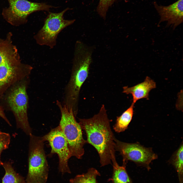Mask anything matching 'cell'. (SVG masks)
<instances>
[{"label": "cell", "mask_w": 183, "mask_h": 183, "mask_svg": "<svg viewBox=\"0 0 183 183\" xmlns=\"http://www.w3.org/2000/svg\"><path fill=\"white\" fill-rule=\"evenodd\" d=\"M79 119L86 136L87 143L94 147L98 153L101 166L117 162L115 147L116 138L104 105H102L98 112L92 117Z\"/></svg>", "instance_id": "cell-1"}, {"label": "cell", "mask_w": 183, "mask_h": 183, "mask_svg": "<svg viewBox=\"0 0 183 183\" xmlns=\"http://www.w3.org/2000/svg\"><path fill=\"white\" fill-rule=\"evenodd\" d=\"M92 53L91 48L80 41L76 42L71 74L65 87L62 103L72 110L75 116L78 112L81 89L88 76Z\"/></svg>", "instance_id": "cell-2"}, {"label": "cell", "mask_w": 183, "mask_h": 183, "mask_svg": "<svg viewBox=\"0 0 183 183\" xmlns=\"http://www.w3.org/2000/svg\"><path fill=\"white\" fill-rule=\"evenodd\" d=\"M56 104L61 115L59 126L67 142L71 157L81 159L87 142L84 138L80 125L72 109H68L59 101H57Z\"/></svg>", "instance_id": "cell-3"}, {"label": "cell", "mask_w": 183, "mask_h": 183, "mask_svg": "<svg viewBox=\"0 0 183 183\" xmlns=\"http://www.w3.org/2000/svg\"><path fill=\"white\" fill-rule=\"evenodd\" d=\"M29 136L28 153V170L26 183H46L49 167L44 149L42 137L32 134Z\"/></svg>", "instance_id": "cell-4"}, {"label": "cell", "mask_w": 183, "mask_h": 183, "mask_svg": "<svg viewBox=\"0 0 183 183\" xmlns=\"http://www.w3.org/2000/svg\"><path fill=\"white\" fill-rule=\"evenodd\" d=\"M67 8L57 13L50 12L45 19L43 25L35 36L37 43L52 49L56 44L59 34L64 28L72 24L74 20H66L64 15Z\"/></svg>", "instance_id": "cell-5"}, {"label": "cell", "mask_w": 183, "mask_h": 183, "mask_svg": "<svg viewBox=\"0 0 183 183\" xmlns=\"http://www.w3.org/2000/svg\"><path fill=\"white\" fill-rule=\"evenodd\" d=\"M7 100L15 117L17 128L30 135L32 130L27 116L28 98L26 85L22 84L15 87L9 95Z\"/></svg>", "instance_id": "cell-6"}, {"label": "cell", "mask_w": 183, "mask_h": 183, "mask_svg": "<svg viewBox=\"0 0 183 183\" xmlns=\"http://www.w3.org/2000/svg\"><path fill=\"white\" fill-rule=\"evenodd\" d=\"M115 147L116 151L122 157L123 166H125L128 161H130L149 170L151 162L158 158L152 148L146 147L138 143L125 142L116 138Z\"/></svg>", "instance_id": "cell-7"}, {"label": "cell", "mask_w": 183, "mask_h": 183, "mask_svg": "<svg viewBox=\"0 0 183 183\" xmlns=\"http://www.w3.org/2000/svg\"><path fill=\"white\" fill-rule=\"evenodd\" d=\"M51 147L50 155L56 154L59 159L58 170L62 174L71 172L68 161L71 157L67 141L58 126L42 136Z\"/></svg>", "instance_id": "cell-8"}, {"label": "cell", "mask_w": 183, "mask_h": 183, "mask_svg": "<svg viewBox=\"0 0 183 183\" xmlns=\"http://www.w3.org/2000/svg\"><path fill=\"white\" fill-rule=\"evenodd\" d=\"M7 0L9 6L3 9L2 14L7 20L12 23L24 22L32 13L38 11L48 10L51 7L44 3L27 0Z\"/></svg>", "instance_id": "cell-9"}, {"label": "cell", "mask_w": 183, "mask_h": 183, "mask_svg": "<svg viewBox=\"0 0 183 183\" xmlns=\"http://www.w3.org/2000/svg\"><path fill=\"white\" fill-rule=\"evenodd\" d=\"M183 0H178L167 6L158 5L154 2L155 8L160 17V22H165L173 28L182 23L183 16Z\"/></svg>", "instance_id": "cell-10"}, {"label": "cell", "mask_w": 183, "mask_h": 183, "mask_svg": "<svg viewBox=\"0 0 183 183\" xmlns=\"http://www.w3.org/2000/svg\"><path fill=\"white\" fill-rule=\"evenodd\" d=\"M156 87V82L147 76L143 82L133 86H124L123 93L127 95L131 94L132 97V103L134 104L140 99L145 98L148 100L150 91Z\"/></svg>", "instance_id": "cell-11"}, {"label": "cell", "mask_w": 183, "mask_h": 183, "mask_svg": "<svg viewBox=\"0 0 183 183\" xmlns=\"http://www.w3.org/2000/svg\"><path fill=\"white\" fill-rule=\"evenodd\" d=\"M11 57L0 65V89L10 83L17 75L18 67Z\"/></svg>", "instance_id": "cell-12"}, {"label": "cell", "mask_w": 183, "mask_h": 183, "mask_svg": "<svg viewBox=\"0 0 183 183\" xmlns=\"http://www.w3.org/2000/svg\"><path fill=\"white\" fill-rule=\"evenodd\" d=\"M134 105L132 103L130 107L120 116L117 117L116 123L113 126L116 132H122L128 128L133 116Z\"/></svg>", "instance_id": "cell-13"}, {"label": "cell", "mask_w": 183, "mask_h": 183, "mask_svg": "<svg viewBox=\"0 0 183 183\" xmlns=\"http://www.w3.org/2000/svg\"><path fill=\"white\" fill-rule=\"evenodd\" d=\"M2 166L5 173L2 183H26L24 178L16 172L10 162H3Z\"/></svg>", "instance_id": "cell-14"}, {"label": "cell", "mask_w": 183, "mask_h": 183, "mask_svg": "<svg viewBox=\"0 0 183 183\" xmlns=\"http://www.w3.org/2000/svg\"><path fill=\"white\" fill-rule=\"evenodd\" d=\"M113 175L111 183H133L126 169V166H120L117 162L112 164Z\"/></svg>", "instance_id": "cell-15"}, {"label": "cell", "mask_w": 183, "mask_h": 183, "mask_svg": "<svg viewBox=\"0 0 183 183\" xmlns=\"http://www.w3.org/2000/svg\"><path fill=\"white\" fill-rule=\"evenodd\" d=\"M183 151L182 143L173 154L170 160L177 173L179 183H183Z\"/></svg>", "instance_id": "cell-16"}, {"label": "cell", "mask_w": 183, "mask_h": 183, "mask_svg": "<svg viewBox=\"0 0 183 183\" xmlns=\"http://www.w3.org/2000/svg\"><path fill=\"white\" fill-rule=\"evenodd\" d=\"M100 173L96 169L91 168L85 173L78 175L69 180V183H97V177Z\"/></svg>", "instance_id": "cell-17"}, {"label": "cell", "mask_w": 183, "mask_h": 183, "mask_svg": "<svg viewBox=\"0 0 183 183\" xmlns=\"http://www.w3.org/2000/svg\"><path fill=\"white\" fill-rule=\"evenodd\" d=\"M11 136L8 133L0 130V166L2 165L3 162L1 159V155L2 151L8 148L10 143Z\"/></svg>", "instance_id": "cell-18"}, {"label": "cell", "mask_w": 183, "mask_h": 183, "mask_svg": "<svg viewBox=\"0 0 183 183\" xmlns=\"http://www.w3.org/2000/svg\"><path fill=\"white\" fill-rule=\"evenodd\" d=\"M114 0H100L99 6V13L102 17L105 16L107 9Z\"/></svg>", "instance_id": "cell-19"}, {"label": "cell", "mask_w": 183, "mask_h": 183, "mask_svg": "<svg viewBox=\"0 0 183 183\" xmlns=\"http://www.w3.org/2000/svg\"><path fill=\"white\" fill-rule=\"evenodd\" d=\"M10 55L4 49L0 48V65L10 56Z\"/></svg>", "instance_id": "cell-20"}, {"label": "cell", "mask_w": 183, "mask_h": 183, "mask_svg": "<svg viewBox=\"0 0 183 183\" xmlns=\"http://www.w3.org/2000/svg\"><path fill=\"white\" fill-rule=\"evenodd\" d=\"M0 117H2L3 119H4L5 121L10 126H11V125L10 123V122L6 117L5 114L4 112L2 109V108L0 106Z\"/></svg>", "instance_id": "cell-21"}]
</instances>
